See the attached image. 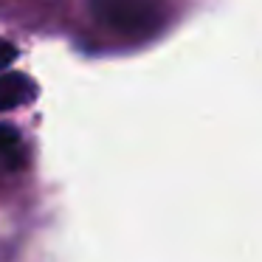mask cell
Returning a JSON list of instances; mask_svg holds the SVG:
<instances>
[{"instance_id": "cell-1", "label": "cell", "mask_w": 262, "mask_h": 262, "mask_svg": "<svg viewBox=\"0 0 262 262\" xmlns=\"http://www.w3.org/2000/svg\"><path fill=\"white\" fill-rule=\"evenodd\" d=\"M91 14L113 34L141 40L164 26L166 0H91Z\"/></svg>"}, {"instance_id": "cell-2", "label": "cell", "mask_w": 262, "mask_h": 262, "mask_svg": "<svg viewBox=\"0 0 262 262\" xmlns=\"http://www.w3.org/2000/svg\"><path fill=\"white\" fill-rule=\"evenodd\" d=\"M37 96V85L26 74H3L0 76V113L29 104Z\"/></svg>"}, {"instance_id": "cell-3", "label": "cell", "mask_w": 262, "mask_h": 262, "mask_svg": "<svg viewBox=\"0 0 262 262\" xmlns=\"http://www.w3.org/2000/svg\"><path fill=\"white\" fill-rule=\"evenodd\" d=\"M0 158L6 161L9 169H17L23 164V158H20V133L14 127L0 124Z\"/></svg>"}, {"instance_id": "cell-4", "label": "cell", "mask_w": 262, "mask_h": 262, "mask_svg": "<svg viewBox=\"0 0 262 262\" xmlns=\"http://www.w3.org/2000/svg\"><path fill=\"white\" fill-rule=\"evenodd\" d=\"M17 57V51H14V46H9L6 40H0V68H6L12 59Z\"/></svg>"}]
</instances>
